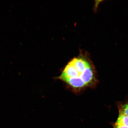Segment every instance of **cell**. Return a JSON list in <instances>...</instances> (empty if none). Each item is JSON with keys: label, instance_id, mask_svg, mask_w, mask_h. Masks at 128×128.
Returning a JSON list of instances; mask_svg holds the SVG:
<instances>
[{"label": "cell", "instance_id": "3", "mask_svg": "<svg viewBox=\"0 0 128 128\" xmlns=\"http://www.w3.org/2000/svg\"><path fill=\"white\" fill-rule=\"evenodd\" d=\"M120 114L128 116V104L122 106Z\"/></svg>", "mask_w": 128, "mask_h": 128}, {"label": "cell", "instance_id": "2", "mask_svg": "<svg viewBox=\"0 0 128 128\" xmlns=\"http://www.w3.org/2000/svg\"><path fill=\"white\" fill-rule=\"evenodd\" d=\"M115 124L128 127V116L120 114Z\"/></svg>", "mask_w": 128, "mask_h": 128}, {"label": "cell", "instance_id": "4", "mask_svg": "<svg viewBox=\"0 0 128 128\" xmlns=\"http://www.w3.org/2000/svg\"><path fill=\"white\" fill-rule=\"evenodd\" d=\"M114 128H128L126 126L115 124Z\"/></svg>", "mask_w": 128, "mask_h": 128}, {"label": "cell", "instance_id": "1", "mask_svg": "<svg viewBox=\"0 0 128 128\" xmlns=\"http://www.w3.org/2000/svg\"><path fill=\"white\" fill-rule=\"evenodd\" d=\"M58 78L76 92L95 87L98 81L97 74L92 64L77 58L67 64Z\"/></svg>", "mask_w": 128, "mask_h": 128}]
</instances>
